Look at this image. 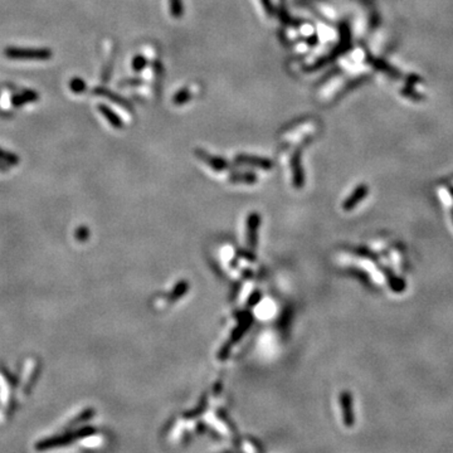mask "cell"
I'll return each mask as SVG.
<instances>
[{"label":"cell","instance_id":"1","mask_svg":"<svg viewBox=\"0 0 453 453\" xmlns=\"http://www.w3.org/2000/svg\"><path fill=\"white\" fill-rule=\"evenodd\" d=\"M4 56L14 61H46L53 56L48 48H22V47H6Z\"/></svg>","mask_w":453,"mask_h":453},{"label":"cell","instance_id":"2","mask_svg":"<svg viewBox=\"0 0 453 453\" xmlns=\"http://www.w3.org/2000/svg\"><path fill=\"white\" fill-rule=\"evenodd\" d=\"M339 403L340 408H341V416L344 424L348 428H352V425L355 424V412H354V398H352V393L348 390L341 392L339 397Z\"/></svg>","mask_w":453,"mask_h":453},{"label":"cell","instance_id":"3","mask_svg":"<svg viewBox=\"0 0 453 453\" xmlns=\"http://www.w3.org/2000/svg\"><path fill=\"white\" fill-rule=\"evenodd\" d=\"M38 99H39V95L34 90H23L13 96L12 100H10V105L14 108L22 107L27 103H33Z\"/></svg>","mask_w":453,"mask_h":453},{"label":"cell","instance_id":"4","mask_svg":"<svg viewBox=\"0 0 453 453\" xmlns=\"http://www.w3.org/2000/svg\"><path fill=\"white\" fill-rule=\"evenodd\" d=\"M259 225V216L253 213L248 217V223H247V242L251 248H254L257 243V229Z\"/></svg>","mask_w":453,"mask_h":453},{"label":"cell","instance_id":"5","mask_svg":"<svg viewBox=\"0 0 453 453\" xmlns=\"http://www.w3.org/2000/svg\"><path fill=\"white\" fill-rule=\"evenodd\" d=\"M368 191H369V189H368L367 185H360V186H358V188L355 189L354 193H352V194L350 195L348 199H346L344 205H342V208H344L345 210L354 209V208L356 207V205H358L361 201H363L364 198L367 197Z\"/></svg>","mask_w":453,"mask_h":453},{"label":"cell","instance_id":"6","mask_svg":"<svg viewBox=\"0 0 453 453\" xmlns=\"http://www.w3.org/2000/svg\"><path fill=\"white\" fill-rule=\"evenodd\" d=\"M237 160L239 163H244V164H250V165H254V167L258 168H265V169H269L272 167V164L269 163L268 160H265V159H259V157H252V156H246V155H242V156H238Z\"/></svg>","mask_w":453,"mask_h":453},{"label":"cell","instance_id":"7","mask_svg":"<svg viewBox=\"0 0 453 453\" xmlns=\"http://www.w3.org/2000/svg\"><path fill=\"white\" fill-rule=\"evenodd\" d=\"M198 155H199L201 157H203L204 160H205V163L209 164L210 167L214 168V169L220 170V169H225V168H227V163H225L223 159L210 156V155L205 154V152H201V151H198Z\"/></svg>","mask_w":453,"mask_h":453},{"label":"cell","instance_id":"8","mask_svg":"<svg viewBox=\"0 0 453 453\" xmlns=\"http://www.w3.org/2000/svg\"><path fill=\"white\" fill-rule=\"evenodd\" d=\"M99 110H100V112H102V115H103V116L107 118L108 122L111 123L112 126H115V127H121V126H122V122L120 121V118H118L117 116L114 114V112L110 111V108L106 107L105 105H100Z\"/></svg>","mask_w":453,"mask_h":453},{"label":"cell","instance_id":"9","mask_svg":"<svg viewBox=\"0 0 453 453\" xmlns=\"http://www.w3.org/2000/svg\"><path fill=\"white\" fill-rule=\"evenodd\" d=\"M186 291H188V284H186L185 281H182V282H179V284H178L175 287H174L173 292L170 293L169 300H170V301H175V300H178V299H180L182 296H184Z\"/></svg>","mask_w":453,"mask_h":453},{"label":"cell","instance_id":"10","mask_svg":"<svg viewBox=\"0 0 453 453\" xmlns=\"http://www.w3.org/2000/svg\"><path fill=\"white\" fill-rule=\"evenodd\" d=\"M0 159L3 161H5L6 164H9L10 167L13 165H17L19 163V159L17 155L12 154L9 151H5L4 149H0Z\"/></svg>","mask_w":453,"mask_h":453},{"label":"cell","instance_id":"11","mask_svg":"<svg viewBox=\"0 0 453 453\" xmlns=\"http://www.w3.org/2000/svg\"><path fill=\"white\" fill-rule=\"evenodd\" d=\"M69 88H71L72 92L74 93H82L86 90V84H84L81 78H73V80L69 82Z\"/></svg>","mask_w":453,"mask_h":453},{"label":"cell","instance_id":"12","mask_svg":"<svg viewBox=\"0 0 453 453\" xmlns=\"http://www.w3.org/2000/svg\"><path fill=\"white\" fill-rule=\"evenodd\" d=\"M95 93H99V95L106 96V97H108V99L114 100L115 102H117V103H120V105L127 106V105H126V102L123 101L122 99H120V97H118V96L114 95V93H111V92H110V91H107V90H103V88H96Z\"/></svg>","mask_w":453,"mask_h":453},{"label":"cell","instance_id":"13","mask_svg":"<svg viewBox=\"0 0 453 453\" xmlns=\"http://www.w3.org/2000/svg\"><path fill=\"white\" fill-rule=\"evenodd\" d=\"M144 66H145V59L142 58V57H137V58L135 59V62H134V68H135V69H140V68H142Z\"/></svg>","mask_w":453,"mask_h":453},{"label":"cell","instance_id":"14","mask_svg":"<svg viewBox=\"0 0 453 453\" xmlns=\"http://www.w3.org/2000/svg\"><path fill=\"white\" fill-rule=\"evenodd\" d=\"M263 3H265V6L267 8V10H268V12H271V5L268 4V0H263Z\"/></svg>","mask_w":453,"mask_h":453},{"label":"cell","instance_id":"15","mask_svg":"<svg viewBox=\"0 0 453 453\" xmlns=\"http://www.w3.org/2000/svg\"><path fill=\"white\" fill-rule=\"evenodd\" d=\"M452 217H453V210H452Z\"/></svg>","mask_w":453,"mask_h":453}]
</instances>
